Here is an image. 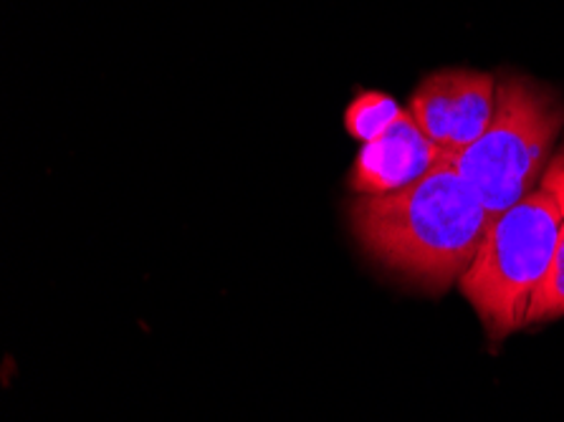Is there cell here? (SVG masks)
Instances as JSON below:
<instances>
[{
    "label": "cell",
    "mask_w": 564,
    "mask_h": 422,
    "mask_svg": "<svg viewBox=\"0 0 564 422\" xmlns=\"http://www.w3.org/2000/svg\"><path fill=\"white\" fill-rule=\"evenodd\" d=\"M491 215L448 160L403 191L355 195L349 226L384 269L443 294L471 266Z\"/></svg>",
    "instance_id": "1"
},
{
    "label": "cell",
    "mask_w": 564,
    "mask_h": 422,
    "mask_svg": "<svg viewBox=\"0 0 564 422\" xmlns=\"http://www.w3.org/2000/svg\"><path fill=\"white\" fill-rule=\"evenodd\" d=\"M562 125L564 105L557 94L527 76L507 74L497 86L491 125L448 162L497 218L540 191Z\"/></svg>",
    "instance_id": "2"
},
{
    "label": "cell",
    "mask_w": 564,
    "mask_h": 422,
    "mask_svg": "<svg viewBox=\"0 0 564 422\" xmlns=\"http://www.w3.org/2000/svg\"><path fill=\"white\" fill-rule=\"evenodd\" d=\"M564 213L546 191H534L489 220L458 289L489 332L503 339L524 329L529 306L557 248Z\"/></svg>",
    "instance_id": "3"
},
{
    "label": "cell",
    "mask_w": 564,
    "mask_h": 422,
    "mask_svg": "<svg viewBox=\"0 0 564 422\" xmlns=\"http://www.w3.org/2000/svg\"><path fill=\"white\" fill-rule=\"evenodd\" d=\"M491 74L448 68L431 74L410 99V115L443 158L464 152L486 132L497 109Z\"/></svg>",
    "instance_id": "4"
},
{
    "label": "cell",
    "mask_w": 564,
    "mask_h": 422,
    "mask_svg": "<svg viewBox=\"0 0 564 422\" xmlns=\"http://www.w3.org/2000/svg\"><path fill=\"white\" fill-rule=\"evenodd\" d=\"M441 160L446 158L403 109L388 132L362 144L347 183L355 195H388L417 183Z\"/></svg>",
    "instance_id": "5"
},
{
    "label": "cell",
    "mask_w": 564,
    "mask_h": 422,
    "mask_svg": "<svg viewBox=\"0 0 564 422\" xmlns=\"http://www.w3.org/2000/svg\"><path fill=\"white\" fill-rule=\"evenodd\" d=\"M398 101L382 91H362L345 111V127L355 140L372 142L382 137L400 117Z\"/></svg>",
    "instance_id": "6"
},
{
    "label": "cell",
    "mask_w": 564,
    "mask_h": 422,
    "mask_svg": "<svg viewBox=\"0 0 564 422\" xmlns=\"http://www.w3.org/2000/svg\"><path fill=\"white\" fill-rule=\"evenodd\" d=\"M560 316H564V223H562L560 240H557V248H554L550 269H546L542 286L536 289L532 306H529L527 326L540 324V322H552V318H560Z\"/></svg>",
    "instance_id": "7"
},
{
    "label": "cell",
    "mask_w": 564,
    "mask_h": 422,
    "mask_svg": "<svg viewBox=\"0 0 564 422\" xmlns=\"http://www.w3.org/2000/svg\"><path fill=\"white\" fill-rule=\"evenodd\" d=\"M540 187L550 193L554 201H557V205L564 213V142H562L560 152L550 160V165H546Z\"/></svg>",
    "instance_id": "8"
}]
</instances>
